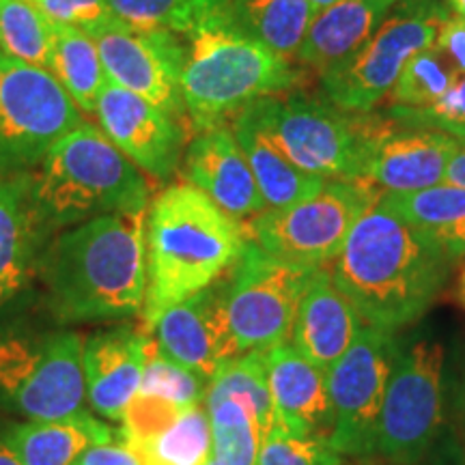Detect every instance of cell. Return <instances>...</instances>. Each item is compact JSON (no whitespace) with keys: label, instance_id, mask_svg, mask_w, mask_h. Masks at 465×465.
Masks as SVG:
<instances>
[{"label":"cell","instance_id":"1","mask_svg":"<svg viewBox=\"0 0 465 465\" xmlns=\"http://www.w3.org/2000/svg\"><path fill=\"white\" fill-rule=\"evenodd\" d=\"M332 263L336 287L362 322L394 334L433 306L455 261L431 237L377 203L358 220Z\"/></svg>","mask_w":465,"mask_h":465},{"label":"cell","instance_id":"2","mask_svg":"<svg viewBox=\"0 0 465 465\" xmlns=\"http://www.w3.org/2000/svg\"><path fill=\"white\" fill-rule=\"evenodd\" d=\"M144 212L69 226L39 257L50 311L63 323L116 322L143 312L147 295Z\"/></svg>","mask_w":465,"mask_h":465},{"label":"cell","instance_id":"3","mask_svg":"<svg viewBox=\"0 0 465 465\" xmlns=\"http://www.w3.org/2000/svg\"><path fill=\"white\" fill-rule=\"evenodd\" d=\"M248 246L240 220L223 212L188 182L171 183L151 199L144 218L147 295L143 330L168 308L212 287Z\"/></svg>","mask_w":465,"mask_h":465},{"label":"cell","instance_id":"4","mask_svg":"<svg viewBox=\"0 0 465 465\" xmlns=\"http://www.w3.org/2000/svg\"><path fill=\"white\" fill-rule=\"evenodd\" d=\"M183 37L182 97L196 130L224 124V116L302 83L289 58L243 31L231 3L203 17Z\"/></svg>","mask_w":465,"mask_h":465},{"label":"cell","instance_id":"5","mask_svg":"<svg viewBox=\"0 0 465 465\" xmlns=\"http://www.w3.org/2000/svg\"><path fill=\"white\" fill-rule=\"evenodd\" d=\"M31 177V194L44 231L69 229L110 213L144 212L151 203L149 177L83 121L52 147Z\"/></svg>","mask_w":465,"mask_h":465},{"label":"cell","instance_id":"6","mask_svg":"<svg viewBox=\"0 0 465 465\" xmlns=\"http://www.w3.org/2000/svg\"><path fill=\"white\" fill-rule=\"evenodd\" d=\"M248 108L295 166L322 179H364L375 149L399 125L388 114L347 113L295 93L263 97Z\"/></svg>","mask_w":465,"mask_h":465},{"label":"cell","instance_id":"7","mask_svg":"<svg viewBox=\"0 0 465 465\" xmlns=\"http://www.w3.org/2000/svg\"><path fill=\"white\" fill-rule=\"evenodd\" d=\"M383 192L364 179H328L317 194L243 223L248 242L282 263L322 270L339 257L349 232Z\"/></svg>","mask_w":465,"mask_h":465},{"label":"cell","instance_id":"8","mask_svg":"<svg viewBox=\"0 0 465 465\" xmlns=\"http://www.w3.org/2000/svg\"><path fill=\"white\" fill-rule=\"evenodd\" d=\"M446 20L449 7L438 0H405L356 54L322 74L325 100L347 113H373L397 84L407 63L435 45Z\"/></svg>","mask_w":465,"mask_h":465},{"label":"cell","instance_id":"9","mask_svg":"<svg viewBox=\"0 0 465 465\" xmlns=\"http://www.w3.org/2000/svg\"><path fill=\"white\" fill-rule=\"evenodd\" d=\"M84 341L80 334L0 336V405L28 420H61L84 414Z\"/></svg>","mask_w":465,"mask_h":465},{"label":"cell","instance_id":"10","mask_svg":"<svg viewBox=\"0 0 465 465\" xmlns=\"http://www.w3.org/2000/svg\"><path fill=\"white\" fill-rule=\"evenodd\" d=\"M312 272L282 263L248 242L240 261L223 276V312L232 358L289 342Z\"/></svg>","mask_w":465,"mask_h":465},{"label":"cell","instance_id":"11","mask_svg":"<svg viewBox=\"0 0 465 465\" xmlns=\"http://www.w3.org/2000/svg\"><path fill=\"white\" fill-rule=\"evenodd\" d=\"M84 121L48 69L0 54V174L31 173Z\"/></svg>","mask_w":465,"mask_h":465},{"label":"cell","instance_id":"12","mask_svg":"<svg viewBox=\"0 0 465 465\" xmlns=\"http://www.w3.org/2000/svg\"><path fill=\"white\" fill-rule=\"evenodd\" d=\"M444 405V347L414 341L399 349L377 424V452L414 465L438 438Z\"/></svg>","mask_w":465,"mask_h":465},{"label":"cell","instance_id":"13","mask_svg":"<svg viewBox=\"0 0 465 465\" xmlns=\"http://www.w3.org/2000/svg\"><path fill=\"white\" fill-rule=\"evenodd\" d=\"M399 349L394 334L364 325L351 347L325 371L334 414L330 446L341 457L377 452V424Z\"/></svg>","mask_w":465,"mask_h":465},{"label":"cell","instance_id":"14","mask_svg":"<svg viewBox=\"0 0 465 465\" xmlns=\"http://www.w3.org/2000/svg\"><path fill=\"white\" fill-rule=\"evenodd\" d=\"M95 44L108 83L136 93L177 119L185 113L182 97L185 42L182 35L116 22L95 35Z\"/></svg>","mask_w":465,"mask_h":465},{"label":"cell","instance_id":"15","mask_svg":"<svg viewBox=\"0 0 465 465\" xmlns=\"http://www.w3.org/2000/svg\"><path fill=\"white\" fill-rule=\"evenodd\" d=\"M93 116L104 136L147 177L168 179L182 164L185 136L179 119L136 93L108 83Z\"/></svg>","mask_w":465,"mask_h":465},{"label":"cell","instance_id":"16","mask_svg":"<svg viewBox=\"0 0 465 465\" xmlns=\"http://www.w3.org/2000/svg\"><path fill=\"white\" fill-rule=\"evenodd\" d=\"M183 179L242 224L267 209L235 132L226 124L209 125L192 138Z\"/></svg>","mask_w":465,"mask_h":465},{"label":"cell","instance_id":"17","mask_svg":"<svg viewBox=\"0 0 465 465\" xmlns=\"http://www.w3.org/2000/svg\"><path fill=\"white\" fill-rule=\"evenodd\" d=\"M151 332L162 356L209 383L218 366L232 358L223 312V278L162 312Z\"/></svg>","mask_w":465,"mask_h":465},{"label":"cell","instance_id":"18","mask_svg":"<svg viewBox=\"0 0 465 465\" xmlns=\"http://www.w3.org/2000/svg\"><path fill=\"white\" fill-rule=\"evenodd\" d=\"M151 336L134 325L91 334L83 347L86 401L104 420L121 422L141 391Z\"/></svg>","mask_w":465,"mask_h":465},{"label":"cell","instance_id":"19","mask_svg":"<svg viewBox=\"0 0 465 465\" xmlns=\"http://www.w3.org/2000/svg\"><path fill=\"white\" fill-rule=\"evenodd\" d=\"M265 366L274 403V427L300 438L330 441L334 414L325 371L302 356L291 342L267 349Z\"/></svg>","mask_w":465,"mask_h":465},{"label":"cell","instance_id":"20","mask_svg":"<svg viewBox=\"0 0 465 465\" xmlns=\"http://www.w3.org/2000/svg\"><path fill=\"white\" fill-rule=\"evenodd\" d=\"M461 141L429 127L397 125L375 149L364 182L383 194H403L444 183L446 168Z\"/></svg>","mask_w":465,"mask_h":465},{"label":"cell","instance_id":"21","mask_svg":"<svg viewBox=\"0 0 465 465\" xmlns=\"http://www.w3.org/2000/svg\"><path fill=\"white\" fill-rule=\"evenodd\" d=\"M364 325L351 302L336 287L332 274L322 267L312 272L302 293L289 342L306 360L328 371L351 347Z\"/></svg>","mask_w":465,"mask_h":465},{"label":"cell","instance_id":"22","mask_svg":"<svg viewBox=\"0 0 465 465\" xmlns=\"http://www.w3.org/2000/svg\"><path fill=\"white\" fill-rule=\"evenodd\" d=\"M392 5L394 0H339L319 9L295 58L319 75L339 67L369 42Z\"/></svg>","mask_w":465,"mask_h":465},{"label":"cell","instance_id":"23","mask_svg":"<svg viewBox=\"0 0 465 465\" xmlns=\"http://www.w3.org/2000/svg\"><path fill=\"white\" fill-rule=\"evenodd\" d=\"M44 235L28 173L0 174V308L20 293L33 274Z\"/></svg>","mask_w":465,"mask_h":465},{"label":"cell","instance_id":"24","mask_svg":"<svg viewBox=\"0 0 465 465\" xmlns=\"http://www.w3.org/2000/svg\"><path fill=\"white\" fill-rule=\"evenodd\" d=\"M232 132L246 155L267 209H281L317 194L328 179L304 173L278 149L248 106L232 119Z\"/></svg>","mask_w":465,"mask_h":465},{"label":"cell","instance_id":"25","mask_svg":"<svg viewBox=\"0 0 465 465\" xmlns=\"http://www.w3.org/2000/svg\"><path fill=\"white\" fill-rule=\"evenodd\" d=\"M0 438L22 465H75L80 455L95 444L119 438L113 427L91 414L61 420H26L9 424Z\"/></svg>","mask_w":465,"mask_h":465},{"label":"cell","instance_id":"26","mask_svg":"<svg viewBox=\"0 0 465 465\" xmlns=\"http://www.w3.org/2000/svg\"><path fill=\"white\" fill-rule=\"evenodd\" d=\"M380 203L391 212L407 220L424 235L431 237L449 257L455 261L465 257V190L450 183L433 188L403 192V194H381Z\"/></svg>","mask_w":465,"mask_h":465},{"label":"cell","instance_id":"27","mask_svg":"<svg viewBox=\"0 0 465 465\" xmlns=\"http://www.w3.org/2000/svg\"><path fill=\"white\" fill-rule=\"evenodd\" d=\"M50 74L67 91L83 114H95L97 100L108 84L95 37L72 26L54 25Z\"/></svg>","mask_w":465,"mask_h":465},{"label":"cell","instance_id":"28","mask_svg":"<svg viewBox=\"0 0 465 465\" xmlns=\"http://www.w3.org/2000/svg\"><path fill=\"white\" fill-rule=\"evenodd\" d=\"M231 9L243 31L289 61L319 14L308 0H231Z\"/></svg>","mask_w":465,"mask_h":465},{"label":"cell","instance_id":"29","mask_svg":"<svg viewBox=\"0 0 465 465\" xmlns=\"http://www.w3.org/2000/svg\"><path fill=\"white\" fill-rule=\"evenodd\" d=\"M216 465H257L263 429L254 411L235 397H205Z\"/></svg>","mask_w":465,"mask_h":465},{"label":"cell","instance_id":"30","mask_svg":"<svg viewBox=\"0 0 465 465\" xmlns=\"http://www.w3.org/2000/svg\"><path fill=\"white\" fill-rule=\"evenodd\" d=\"M132 449L143 465H207L213 457L207 407H185L171 427Z\"/></svg>","mask_w":465,"mask_h":465},{"label":"cell","instance_id":"31","mask_svg":"<svg viewBox=\"0 0 465 465\" xmlns=\"http://www.w3.org/2000/svg\"><path fill=\"white\" fill-rule=\"evenodd\" d=\"M54 25L31 0H0V54L50 72Z\"/></svg>","mask_w":465,"mask_h":465},{"label":"cell","instance_id":"32","mask_svg":"<svg viewBox=\"0 0 465 465\" xmlns=\"http://www.w3.org/2000/svg\"><path fill=\"white\" fill-rule=\"evenodd\" d=\"M205 397L242 399L254 411L263 435L274 427V403L267 381L265 351H248L220 364L207 383Z\"/></svg>","mask_w":465,"mask_h":465},{"label":"cell","instance_id":"33","mask_svg":"<svg viewBox=\"0 0 465 465\" xmlns=\"http://www.w3.org/2000/svg\"><path fill=\"white\" fill-rule=\"evenodd\" d=\"M461 74L438 45L422 50L407 63L397 84L388 93L391 108H427L459 83Z\"/></svg>","mask_w":465,"mask_h":465},{"label":"cell","instance_id":"34","mask_svg":"<svg viewBox=\"0 0 465 465\" xmlns=\"http://www.w3.org/2000/svg\"><path fill=\"white\" fill-rule=\"evenodd\" d=\"M114 15L136 28H162L183 35L192 31L203 17L231 0H108Z\"/></svg>","mask_w":465,"mask_h":465},{"label":"cell","instance_id":"35","mask_svg":"<svg viewBox=\"0 0 465 465\" xmlns=\"http://www.w3.org/2000/svg\"><path fill=\"white\" fill-rule=\"evenodd\" d=\"M138 392L155 394V397L171 401L179 407H192L205 401L207 381L192 373V371L183 369V366L174 364L166 356H162L158 347L151 341L143 383Z\"/></svg>","mask_w":465,"mask_h":465},{"label":"cell","instance_id":"36","mask_svg":"<svg viewBox=\"0 0 465 465\" xmlns=\"http://www.w3.org/2000/svg\"><path fill=\"white\" fill-rule=\"evenodd\" d=\"M330 441L319 438H300L282 429L272 427L261 444L257 465H342Z\"/></svg>","mask_w":465,"mask_h":465},{"label":"cell","instance_id":"37","mask_svg":"<svg viewBox=\"0 0 465 465\" xmlns=\"http://www.w3.org/2000/svg\"><path fill=\"white\" fill-rule=\"evenodd\" d=\"M386 114L401 125L440 130L465 143V75L433 106L391 108Z\"/></svg>","mask_w":465,"mask_h":465},{"label":"cell","instance_id":"38","mask_svg":"<svg viewBox=\"0 0 465 465\" xmlns=\"http://www.w3.org/2000/svg\"><path fill=\"white\" fill-rule=\"evenodd\" d=\"M183 410L185 407L174 405L155 394L138 392L127 405L124 420H121V438L130 446L143 444L171 427Z\"/></svg>","mask_w":465,"mask_h":465},{"label":"cell","instance_id":"39","mask_svg":"<svg viewBox=\"0 0 465 465\" xmlns=\"http://www.w3.org/2000/svg\"><path fill=\"white\" fill-rule=\"evenodd\" d=\"M31 3L37 5L52 25L80 28L93 37L121 22L108 0H31Z\"/></svg>","mask_w":465,"mask_h":465},{"label":"cell","instance_id":"40","mask_svg":"<svg viewBox=\"0 0 465 465\" xmlns=\"http://www.w3.org/2000/svg\"><path fill=\"white\" fill-rule=\"evenodd\" d=\"M75 465H143V461L119 433L116 440L106 441V444H95L89 450H84Z\"/></svg>","mask_w":465,"mask_h":465},{"label":"cell","instance_id":"41","mask_svg":"<svg viewBox=\"0 0 465 465\" xmlns=\"http://www.w3.org/2000/svg\"><path fill=\"white\" fill-rule=\"evenodd\" d=\"M435 45L450 58L457 72L465 75V17L449 15V20L440 28Z\"/></svg>","mask_w":465,"mask_h":465},{"label":"cell","instance_id":"42","mask_svg":"<svg viewBox=\"0 0 465 465\" xmlns=\"http://www.w3.org/2000/svg\"><path fill=\"white\" fill-rule=\"evenodd\" d=\"M444 183L457 185V188L465 190V143L461 141V147L455 155H452L449 168H446Z\"/></svg>","mask_w":465,"mask_h":465},{"label":"cell","instance_id":"43","mask_svg":"<svg viewBox=\"0 0 465 465\" xmlns=\"http://www.w3.org/2000/svg\"><path fill=\"white\" fill-rule=\"evenodd\" d=\"M0 465H22L20 459L14 455V450L5 444V440L0 438Z\"/></svg>","mask_w":465,"mask_h":465},{"label":"cell","instance_id":"44","mask_svg":"<svg viewBox=\"0 0 465 465\" xmlns=\"http://www.w3.org/2000/svg\"><path fill=\"white\" fill-rule=\"evenodd\" d=\"M449 7L455 15L465 17V0H449Z\"/></svg>","mask_w":465,"mask_h":465},{"label":"cell","instance_id":"45","mask_svg":"<svg viewBox=\"0 0 465 465\" xmlns=\"http://www.w3.org/2000/svg\"><path fill=\"white\" fill-rule=\"evenodd\" d=\"M457 295H459V300H461V304L465 306V265H463V270H461V276H459Z\"/></svg>","mask_w":465,"mask_h":465},{"label":"cell","instance_id":"46","mask_svg":"<svg viewBox=\"0 0 465 465\" xmlns=\"http://www.w3.org/2000/svg\"><path fill=\"white\" fill-rule=\"evenodd\" d=\"M308 3H312V5H315V7L323 9V7H330V5L339 3V0H308Z\"/></svg>","mask_w":465,"mask_h":465},{"label":"cell","instance_id":"47","mask_svg":"<svg viewBox=\"0 0 465 465\" xmlns=\"http://www.w3.org/2000/svg\"><path fill=\"white\" fill-rule=\"evenodd\" d=\"M461 405H463V411H465V383H463V392H461Z\"/></svg>","mask_w":465,"mask_h":465},{"label":"cell","instance_id":"48","mask_svg":"<svg viewBox=\"0 0 465 465\" xmlns=\"http://www.w3.org/2000/svg\"><path fill=\"white\" fill-rule=\"evenodd\" d=\"M207 465H216V461H213V457H212V461H209Z\"/></svg>","mask_w":465,"mask_h":465},{"label":"cell","instance_id":"49","mask_svg":"<svg viewBox=\"0 0 465 465\" xmlns=\"http://www.w3.org/2000/svg\"><path fill=\"white\" fill-rule=\"evenodd\" d=\"M342 465H347V463H342Z\"/></svg>","mask_w":465,"mask_h":465},{"label":"cell","instance_id":"50","mask_svg":"<svg viewBox=\"0 0 465 465\" xmlns=\"http://www.w3.org/2000/svg\"><path fill=\"white\" fill-rule=\"evenodd\" d=\"M394 3H397V0H394Z\"/></svg>","mask_w":465,"mask_h":465}]
</instances>
